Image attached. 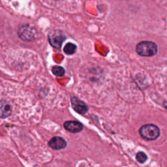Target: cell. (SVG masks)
<instances>
[{"mask_svg": "<svg viewBox=\"0 0 167 167\" xmlns=\"http://www.w3.org/2000/svg\"><path fill=\"white\" fill-rule=\"evenodd\" d=\"M48 146L54 150H62L67 146V142L62 137H55L49 141Z\"/></svg>", "mask_w": 167, "mask_h": 167, "instance_id": "8992f818", "label": "cell"}, {"mask_svg": "<svg viewBox=\"0 0 167 167\" xmlns=\"http://www.w3.org/2000/svg\"><path fill=\"white\" fill-rule=\"evenodd\" d=\"M66 36L62 31L59 30H54L50 31L48 34V41L51 46L55 48H60L66 39Z\"/></svg>", "mask_w": 167, "mask_h": 167, "instance_id": "3957f363", "label": "cell"}, {"mask_svg": "<svg viewBox=\"0 0 167 167\" xmlns=\"http://www.w3.org/2000/svg\"><path fill=\"white\" fill-rule=\"evenodd\" d=\"M136 159L139 163L144 164L147 160V155L142 151H140L136 155Z\"/></svg>", "mask_w": 167, "mask_h": 167, "instance_id": "8fae6325", "label": "cell"}, {"mask_svg": "<svg viewBox=\"0 0 167 167\" xmlns=\"http://www.w3.org/2000/svg\"><path fill=\"white\" fill-rule=\"evenodd\" d=\"M71 104L74 110L78 114H84L87 112L88 107L87 105L77 97H72Z\"/></svg>", "mask_w": 167, "mask_h": 167, "instance_id": "5b68a950", "label": "cell"}, {"mask_svg": "<svg viewBox=\"0 0 167 167\" xmlns=\"http://www.w3.org/2000/svg\"><path fill=\"white\" fill-rule=\"evenodd\" d=\"M140 137L147 141H153L158 138L160 136V129L154 124H146L139 129Z\"/></svg>", "mask_w": 167, "mask_h": 167, "instance_id": "7a4b0ae2", "label": "cell"}, {"mask_svg": "<svg viewBox=\"0 0 167 167\" xmlns=\"http://www.w3.org/2000/svg\"><path fill=\"white\" fill-rule=\"evenodd\" d=\"M76 50V46L73 44L69 43H67L64 47V52L67 55H72L75 53V51Z\"/></svg>", "mask_w": 167, "mask_h": 167, "instance_id": "9c48e42d", "label": "cell"}, {"mask_svg": "<svg viewBox=\"0 0 167 167\" xmlns=\"http://www.w3.org/2000/svg\"><path fill=\"white\" fill-rule=\"evenodd\" d=\"M12 113V108L6 101L0 100V118H6Z\"/></svg>", "mask_w": 167, "mask_h": 167, "instance_id": "ba28073f", "label": "cell"}, {"mask_svg": "<svg viewBox=\"0 0 167 167\" xmlns=\"http://www.w3.org/2000/svg\"><path fill=\"white\" fill-rule=\"evenodd\" d=\"M164 106H165V107L166 108V109L167 110V101L165 102V103H164Z\"/></svg>", "mask_w": 167, "mask_h": 167, "instance_id": "7c38bea8", "label": "cell"}, {"mask_svg": "<svg viewBox=\"0 0 167 167\" xmlns=\"http://www.w3.org/2000/svg\"><path fill=\"white\" fill-rule=\"evenodd\" d=\"M18 35L23 41H31L35 38L36 31L34 27L29 25H23L18 30Z\"/></svg>", "mask_w": 167, "mask_h": 167, "instance_id": "277c9868", "label": "cell"}, {"mask_svg": "<svg viewBox=\"0 0 167 167\" xmlns=\"http://www.w3.org/2000/svg\"><path fill=\"white\" fill-rule=\"evenodd\" d=\"M64 127L68 131L76 133L82 131L84 128L81 123L76 121H67L64 123Z\"/></svg>", "mask_w": 167, "mask_h": 167, "instance_id": "52a82bcc", "label": "cell"}, {"mask_svg": "<svg viewBox=\"0 0 167 167\" xmlns=\"http://www.w3.org/2000/svg\"><path fill=\"white\" fill-rule=\"evenodd\" d=\"M136 52L143 57H152L157 54L158 46L154 42L144 41L137 44Z\"/></svg>", "mask_w": 167, "mask_h": 167, "instance_id": "6da1fadb", "label": "cell"}, {"mask_svg": "<svg viewBox=\"0 0 167 167\" xmlns=\"http://www.w3.org/2000/svg\"><path fill=\"white\" fill-rule=\"evenodd\" d=\"M52 72L57 76H63L65 75V69L60 66H54L52 69Z\"/></svg>", "mask_w": 167, "mask_h": 167, "instance_id": "30bf717a", "label": "cell"}]
</instances>
